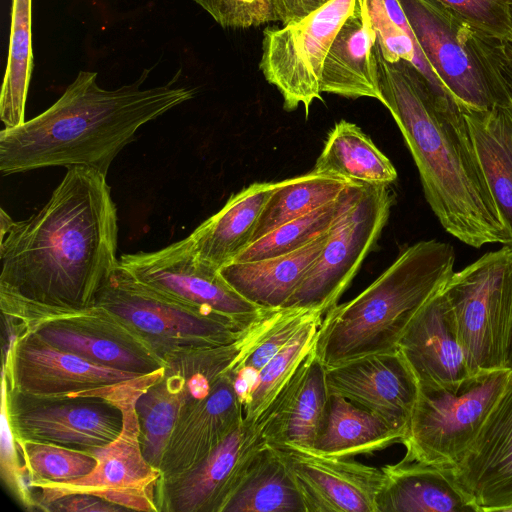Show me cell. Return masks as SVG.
I'll list each match as a JSON object with an SVG mask.
<instances>
[{"label":"cell","mask_w":512,"mask_h":512,"mask_svg":"<svg viewBox=\"0 0 512 512\" xmlns=\"http://www.w3.org/2000/svg\"><path fill=\"white\" fill-rule=\"evenodd\" d=\"M407 431L345 397L329 393L325 414L312 452L353 458L402 443Z\"/></svg>","instance_id":"cell-25"},{"label":"cell","mask_w":512,"mask_h":512,"mask_svg":"<svg viewBox=\"0 0 512 512\" xmlns=\"http://www.w3.org/2000/svg\"><path fill=\"white\" fill-rule=\"evenodd\" d=\"M443 287L415 315L398 350L418 386L457 391L480 374L457 335Z\"/></svg>","instance_id":"cell-16"},{"label":"cell","mask_w":512,"mask_h":512,"mask_svg":"<svg viewBox=\"0 0 512 512\" xmlns=\"http://www.w3.org/2000/svg\"><path fill=\"white\" fill-rule=\"evenodd\" d=\"M104 173L73 166L48 202L0 236V288L9 304L81 308L119 265L118 215Z\"/></svg>","instance_id":"cell-1"},{"label":"cell","mask_w":512,"mask_h":512,"mask_svg":"<svg viewBox=\"0 0 512 512\" xmlns=\"http://www.w3.org/2000/svg\"><path fill=\"white\" fill-rule=\"evenodd\" d=\"M11 418L26 440L92 450L117 439L124 425L123 411L113 401H42L22 406Z\"/></svg>","instance_id":"cell-19"},{"label":"cell","mask_w":512,"mask_h":512,"mask_svg":"<svg viewBox=\"0 0 512 512\" xmlns=\"http://www.w3.org/2000/svg\"><path fill=\"white\" fill-rule=\"evenodd\" d=\"M489 42L496 64L512 94V39L504 41L489 37Z\"/></svg>","instance_id":"cell-44"},{"label":"cell","mask_w":512,"mask_h":512,"mask_svg":"<svg viewBox=\"0 0 512 512\" xmlns=\"http://www.w3.org/2000/svg\"><path fill=\"white\" fill-rule=\"evenodd\" d=\"M510 369L482 373L459 390L418 386L402 443L405 462L455 468L464 458L500 395Z\"/></svg>","instance_id":"cell-6"},{"label":"cell","mask_w":512,"mask_h":512,"mask_svg":"<svg viewBox=\"0 0 512 512\" xmlns=\"http://www.w3.org/2000/svg\"><path fill=\"white\" fill-rule=\"evenodd\" d=\"M147 376L120 384L99 392L119 404L124 415L121 434L111 443L92 450L97 464L88 475L61 484H43L42 498L51 501L70 493H95L108 490L146 491L158 476L154 466L143 455L140 446V427L135 402L144 384L150 382Z\"/></svg>","instance_id":"cell-13"},{"label":"cell","mask_w":512,"mask_h":512,"mask_svg":"<svg viewBox=\"0 0 512 512\" xmlns=\"http://www.w3.org/2000/svg\"><path fill=\"white\" fill-rule=\"evenodd\" d=\"M510 12H511V20H512V4H511Z\"/></svg>","instance_id":"cell-46"},{"label":"cell","mask_w":512,"mask_h":512,"mask_svg":"<svg viewBox=\"0 0 512 512\" xmlns=\"http://www.w3.org/2000/svg\"><path fill=\"white\" fill-rule=\"evenodd\" d=\"M94 304L147 334L188 336L211 347L237 340L249 327L165 296L138 282L120 265L100 289Z\"/></svg>","instance_id":"cell-10"},{"label":"cell","mask_w":512,"mask_h":512,"mask_svg":"<svg viewBox=\"0 0 512 512\" xmlns=\"http://www.w3.org/2000/svg\"><path fill=\"white\" fill-rule=\"evenodd\" d=\"M363 184L353 183L339 198L291 220L252 242L233 261H254L295 251L327 233L356 201ZM232 261V262H233Z\"/></svg>","instance_id":"cell-31"},{"label":"cell","mask_w":512,"mask_h":512,"mask_svg":"<svg viewBox=\"0 0 512 512\" xmlns=\"http://www.w3.org/2000/svg\"><path fill=\"white\" fill-rule=\"evenodd\" d=\"M142 452L150 464H156L166 447L179 410L176 395L166 386L140 394L135 402Z\"/></svg>","instance_id":"cell-36"},{"label":"cell","mask_w":512,"mask_h":512,"mask_svg":"<svg viewBox=\"0 0 512 512\" xmlns=\"http://www.w3.org/2000/svg\"><path fill=\"white\" fill-rule=\"evenodd\" d=\"M220 511L306 512V507L279 451L265 444L256 452Z\"/></svg>","instance_id":"cell-27"},{"label":"cell","mask_w":512,"mask_h":512,"mask_svg":"<svg viewBox=\"0 0 512 512\" xmlns=\"http://www.w3.org/2000/svg\"><path fill=\"white\" fill-rule=\"evenodd\" d=\"M277 182H256L231 195L225 205L189 236L200 259L220 270L249 246L262 210Z\"/></svg>","instance_id":"cell-24"},{"label":"cell","mask_w":512,"mask_h":512,"mask_svg":"<svg viewBox=\"0 0 512 512\" xmlns=\"http://www.w3.org/2000/svg\"><path fill=\"white\" fill-rule=\"evenodd\" d=\"M221 27L246 29L279 22L273 0H193Z\"/></svg>","instance_id":"cell-39"},{"label":"cell","mask_w":512,"mask_h":512,"mask_svg":"<svg viewBox=\"0 0 512 512\" xmlns=\"http://www.w3.org/2000/svg\"><path fill=\"white\" fill-rule=\"evenodd\" d=\"M356 0H330L299 21L264 29L259 68L283 98V108L304 107L306 117L314 100H321L324 61Z\"/></svg>","instance_id":"cell-7"},{"label":"cell","mask_w":512,"mask_h":512,"mask_svg":"<svg viewBox=\"0 0 512 512\" xmlns=\"http://www.w3.org/2000/svg\"><path fill=\"white\" fill-rule=\"evenodd\" d=\"M314 172L369 186L397 179L392 162L356 124L341 120L329 132Z\"/></svg>","instance_id":"cell-28"},{"label":"cell","mask_w":512,"mask_h":512,"mask_svg":"<svg viewBox=\"0 0 512 512\" xmlns=\"http://www.w3.org/2000/svg\"><path fill=\"white\" fill-rule=\"evenodd\" d=\"M90 494V493H89ZM106 501L123 508L140 511H151L153 507L148 499V493L140 490H108L92 493Z\"/></svg>","instance_id":"cell-43"},{"label":"cell","mask_w":512,"mask_h":512,"mask_svg":"<svg viewBox=\"0 0 512 512\" xmlns=\"http://www.w3.org/2000/svg\"><path fill=\"white\" fill-rule=\"evenodd\" d=\"M324 314L309 321L258 373L243 402L244 421L253 422L315 348Z\"/></svg>","instance_id":"cell-34"},{"label":"cell","mask_w":512,"mask_h":512,"mask_svg":"<svg viewBox=\"0 0 512 512\" xmlns=\"http://www.w3.org/2000/svg\"><path fill=\"white\" fill-rule=\"evenodd\" d=\"M455 250L447 242L422 240L355 298L328 310L315 353L325 367L388 352L398 344L421 307L454 272Z\"/></svg>","instance_id":"cell-4"},{"label":"cell","mask_w":512,"mask_h":512,"mask_svg":"<svg viewBox=\"0 0 512 512\" xmlns=\"http://www.w3.org/2000/svg\"><path fill=\"white\" fill-rule=\"evenodd\" d=\"M37 336L58 349L74 353L96 364L127 371L147 372L143 360L110 339L58 325L41 328Z\"/></svg>","instance_id":"cell-35"},{"label":"cell","mask_w":512,"mask_h":512,"mask_svg":"<svg viewBox=\"0 0 512 512\" xmlns=\"http://www.w3.org/2000/svg\"><path fill=\"white\" fill-rule=\"evenodd\" d=\"M21 447L29 469L45 484H61L84 477L97 464L92 454L54 443L26 440Z\"/></svg>","instance_id":"cell-37"},{"label":"cell","mask_w":512,"mask_h":512,"mask_svg":"<svg viewBox=\"0 0 512 512\" xmlns=\"http://www.w3.org/2000/svg\"><path fill=\"white\" fill-rule=\"evenodd\" d=\"M366 3L383 58L389 62L411 63L437 97L455 100L432 69L399 1L366 0Z\"/></svg>","instance_id":"cell-32"},{"label":"cell","mask_w":512,"mask_h":512,"mask_svg":"<svg viewBox=\"0 0 512 512\" xmlns=\"http://www.w3.org/2000/svg\"><path fill=\"white\" fill-rule=\"evenodd\" d=\"M512 367V352H511V356H510V368Z\"/></svg>","instance_id":"cell-45"},{"label":"cell","mask_w":512,"mask_h":512,"mask_svg":"<svg viewBox=\"0 0 512 512\" xmlns=\"http://www.w3.org/2000/svg\"><path fill=\"white\" fill-rule=\"evenodd\" d=\"M146 375L93 363L58 349L38 336L15 346L12 376L17 389L32 397H84L101 389L135 381Z\"/></svg>","instance_id":"cell-15"},{"label":"cell","mask_w":512,"mask_h":512,"mask_svg":"<svg viewBox=\"0 0 512 512\" xmlns=\"http://www.w3.org/2000/svg\"><path fill=\"white\" fill-rule=\"evenodd\" d=\"M320 310L306 308L277 309L270 324L255 343L226 372L233 382L242 406L258 373L316 316Z\"/></svg>","instance_id":"cell-33"},{"label":"cell","mask_w":512,"mask_h":512,"mask_svg":"<svg viewBox=\"0 0 512 512\" xmlns=\"http://www.w3.org/2000/svg\"><path fill=\"white\" fill-rule=\"evenodd\" d=\"M1 398V463L3 467L7 468V470H11L15 464L16 450L7 409L5 366H3L2 369Z\"/></svg>","instance_id":"cell-41"},{"label":"cell","mask_w":512,"mask_h":512,"mask_svg":"<svg viewBox=\"0 0 512 512\" xmlns=\"http://www.w3.org/2000/svg\"><path fill=\"white\" fill-rule=\"evenodd\" d=\"M388 187L362 186L356 201L331 228L319 257L284 308L326 313L337 305L389 219L394 197Z\"/></svg>","instance_id":"cell-8"},{"label":"cell","mask_w":512,"mask_h":512,"mask_svg":"<svg viewBox=\"0 0 512 512\" xmlns=\"http://www.w3.org/2000/svg\"><path fill=\"white\" fill-rule=\"evenodd\" d=\"M376 43L366 0H356L324 61L321 92L353 99L369 97L381 102Z\"/></svg>","instance_id":"cell-21"},{"label":"cell","mask_w":512,"mask_h":512,"mask_svg":"<svg viewBox=\"0 0 512 512\" xmlns=\"http://www.w3.org/2000/svg\"><path fill=\"white\" fill-rule=\"evenodd\" d=\"M352 184L353 182L314 171L277 182L258 219L252 242L277 227L336 200Z\"/></svg>","instance_id":"cell-29"},{"label":"cell","mask_w":512,"mask_h":512,"mask_svg":"<svg viewBox=\"0 0 512 512\" xmlns=\"http://www.w3.org/2000/svg\"><path fill=\"white\" fill-rule=\"evenodd\" d=\"M49 504L51 506L50 510L65 512H107L124 509L119 505L114 506L115 504L86 492L66 494L51 501Z\"/></svg>","instance_id":"cell-40"},{"label":"cell","mask_w":512,"mask_h":512,"mask_svg":"<svg viewBox=\"0 0 512 512\" xmlns=\"http://www.w3.org/2000/svg\"><path fill=\"white\" fill-rule=\"evenodd\" d=\"M330 0H273L279 22L287 25L301 20Z\"/></svg>","instance_id":"cell-42"},{"label":"cell","mask_w":512,"mask_h":512,"mask_svg":"<svg viewBox=\"0 0 512 512\" xmlns=\"http://www.w3.org/2000/svg\"><path fill=\"white\" fill-rule=\"evenodd\" d=\"M267 444L263 426L237 427L192 468L174 493L178 510L220 511L256 452Z\"/></svg>","instance_id":"cell-20"},{"label":"cell","mask_w":512,"mask_h":512,"mask_svg":"<svg viewBox=\"0 0 512 512\" xmlns=\"http://www.w3.org/2000/svg\"><path fill=\"white\" fill-rule=\"evenodd\" d=\"M462 110L489 191L509 234L504 246L512 250V102L487 110Z\"/></svg>","instance_id":"cell-26"},{"label":"cell","mask_w":512,"mask_h":512,"mask_svg":"<svg viewBox=\"0 0 512 512\" xmlns=\"http://www.w3.org/2000/svg\"><path fill=\"white\" fill-rule=\"evenodd\" d=\"M325 368L329 393L408 430L418 383L398 348Z\"/></svg>","instance_id":"cell-17"},{"label":"cell","mask_w":512,"mask_h":512,"mask_svg":"<svg viewBox=\"0 0 512 512\" xmlns=\"http://www.w3.org/2000/svg\"><path fill=\"white\" fill-rule=\"evenodd\" d=\"M32 0H12L7 66L0 95L5 128L25 122V105L33 71Z\"/></svg>","instance_id":"cell-30"},{"label":"cell","mask_w":512,"mask_h":512,"mask_svg":"<svg viewBox=\"0 0 512 512\" xmlns=\"http://www.w3.org/2000/svg\"><path fill=\"white\" fill-rule=\"evenodd\" d=\"M435 74L461 107L495 106L491 88L472 52L470 26L437 0H398Z\"/></svg>","instance_id":"cell-11"},{"label":"cell","mask_w":512,"mask_h":512,"mask_svg":"<svg viewBox=\"0 0 512 512\" xmlns=\"http://www.w3.org/2000/svg\"><path fill=\"white\" fill-rule=\"evenodd\" d=\"M381 103L390 111L417 167L425 199L443 229L481 248L509 234L489 191L462 107L437 97L405 60H385L376 43Z\"/></svg>","instance_id":"cell-2"},{"label":"cell","mask_w":512,"mask_h":512,"mask_svg":"<svg viewBox=\"0 0 512 512\" xmlns=\"http://www.w3.org/2000/svg\"><path fill=\"white\" fill-rule=\"evenodd\" d=\"M290 470L306 512H377L382 469L353 458L275 447Z\"/></svg>","instance_id":"cell-14"},{"label":"cell","mask_w":512,"mask_h":512,"mask_svg":"<svg viewBox=\"0 0 512 512\" xmlns=\"http://www.w3.org/2000/svg\"><path fill=\"white\" fill-rule=\"evenodd\" d=\"M473 29L504 41L512 39V0H437Z\"/></svg>","instance_id":"cell-38"},{"label":"cell","mask_w":512,"mask_h":512,"mask_svg":"<svg viewBox=\"0 0 512 512\" xmlns=\"http://www.w3.org/2000/svg\"><path fill=\"white\" fill-rule=\"evenodd\" d=\"M330 230L287 254L230 262L220 268V274L236 292L255 306L264 310L284 308L319 257Z\"/></svg>","instance_id":"cell-23"},{"label":"cell","mask_w":512,"mask_h":512,"mask_svg":"<svg viewBox=\"0 0 512 512\" xmlns=\"http://www.w3.org/2000/svg\"><path fill=\"white\" fill-rule=\"evenodd\" d=\"M454 479L478 512H512V367Z\"/></svg>","instance_id":"cell-12"},{"label":"cell","mask_w":512,"mask_h":512,"mask_svg":"<svg viewBox=\"0 0 512 512\" xmlns=\"http://www.w3.org/2000/svg\"><path fill=\"white\" fill-rule=\"evenodd\" d=\"M139 80L107 90L97 73L80 71L48 109L0 132V172L86 166L107 175L140 127L192 99L194 90L172 83L142 89Z\"/></svg>","instance_id":"cell-3"},{"label":"cell","mask_w":512,"mask_h":512,"mask_svg":"<svg viewBox=\"0 0 512 512\" xmlns=\"http://www.w3.org/2000/svg\"><path fill=\"white\" fill-rule=\"evenodd\" d=\"M119 265L145 286L244 328L267 311L243 298L219 269L200 259L188 236L156 251L122 254Z\"/></svg>","instance_id":"cell-9"},{"label":"cell","mask_w":512,"mask_h":512,"mask_svg":"<svg viewBox=\"0 0 512 512\" xmlns=\"http://www.w3.org/2000/svg\"><path fill=\"white\" fill-rule=\"evenodd\" d=\"M457 335L477 374L510 369L512 250L489 251L443 287Z\"/></svg>","instance_id":"cell-5"},{"label":"cell","mask_w":512,"mask_h":512,"mask_svg":"<svg viewBox=\"0 0 512 512\" xmlns=\"http://www.w3.org/2000/svg\"><path fill=\"white\" fill-rule=\"evenodd\" d=\"M328 397L326 368L314 348L255 420L267 444L312 450Z\"/></svg>","instance_id":"cell-18"},{"label":"cell","mask_w":512,"mask_h":512,"mask_svg":"<svg viewBox=\"0 0 512 512\" xmlns=\"http://www.w3.org/2000/svg\"><path fill=\"white\" fill-rule=\"evenodd\" d=\"M381 469L377 512H478L451 468L401 460Z\"/></svg>","instance_id":"cell-22"}]
</instances>
